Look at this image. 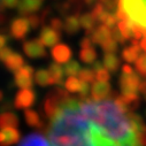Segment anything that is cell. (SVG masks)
I'll return each instance as SVG.
<instances>
[{
    "mask_svg": "<svg viewBox=\"0 0 146 146\" xmlns=\"http://www.w3.org/2000/svg\"><path fill=\"white\" fill-rule=\"evenodd\" d=\"M20 1L21 0H0V5H1L3 8L13 9V8H17Z\"/></svg>",
    "mask_w": 146,
    "mask_h": 146,
    "instance_id": "obj_31",
    "label": "cell"
},
{
    "mask_svg": "<svg viewBox=\"0 0 146 146\" xmlns=\"http://www.w3.org/2000/svg\"><path fill=\"white\" fill-rule=\"evenodd\" d=\"M109 78H111V75H109V71L104 68L99 71L96 72V81H99V82H108Z\"/></svg>",
    "mask_w": 146,
    "mask_h": 146,
    "instance_id": "obj_30",
    "label": "cell"
},
{
    "mask_svg": "<svg viewBox=\"0 0 146 146\" xmlns=\"http://www.w3.org/2000/svg\"><path fill=\"white\" fill-rule=\"evenodd\" d=\"M112 38V29H109L108 27L101 24L96 28L93 33L91 35V39L94 45H102L105 42Z\"/></svg>",
    "mask_w": 146,
    "mask_h": 146,
    "instance_id": "obj_13",
    "label": "cell"
},
{
    "mask_svg": "<svg viewBox=\"0 0 146 146\" xmlns=\"http://www.w3.org/2000/svg\"><path fill=\"white\" fill-rule=\"evenodd\" d=\"M24 119L27 121V123L31 127H35V128H39L43 125V122H42V119L39 116V114L36 112V111H32V109H25L24 112Z\"/></svg>",
    "mask_w": 146,
    "mask_h": 146,
    "instance_id": "obj_22",
    "label": "cell"
},
{
    "mask_svg": "<svg viewBox=\"0 0 146 146\" xmlns=\"http://www.w3.org/2000/svg\"><path fill=\"white\" fill-rule=\"evenodd\" d=\"M35 82L40 86L53 85L51 75H50L48 70H46V69H39L35 72Z\"/></svg>",
    "mask_w": 146,
    "mask_h": 146,
    "instance_id": "obj_21",
    "label": "cell"
},
{
    "mask_svg": "<svg viewBox=\"0 0 146 146\" xmlns=\"http://www.w3.org/2000/svg\"><path fill=\"white\" fill-rule=\"evenodd\" d=\"M72 52L69 46L66 44H58L54 47H52V56L55 60L56 63H67L71 60Z\"/></svg>",
    "mask_w": 146,
    "mask_h": 146,
    "instance_id": "obj_10",
    "label": "cell"
},
{
    "mask_svg": "<svg viewBox=\"0 0 146 146\" xmlns=\"http://www.w3.org/2000/svg\"><path fill=\"white\" fill-rule=\"evenodd\" d=\"M19 146H51L46 135L40 132H33L25 136L19 144Z\"/></svg>",
    "mask_w": 146,
    "mask_h": 146,
    "instance_id": "obj_12",
    "label": "cell"
},
{
    "mask_svg": "<svg viewBox=\"0 0 146 146\" xmlns=\"http://www.w3.org/2000/svg\"><path fill=\"white\" fill-rule=\"evenodd\" d=\"M4 100V92L0 90V101H3Z\"/></svg>",
    "mask_w": 146,
    "mask_h": 146,
    "instance_id": "obj_40",
    "label": "cell"
},
{
    "mask_svg": "<svg viewBox=\"0 0 146 146\" xmlns=\"http://www.w3.org/2000/svg\"><path fill=\"white\" fill-rule=\"evenodd\" d=\"M28 20L30 22L31 29H36L42 24V17H40V15H37V14H32V15L28 16Z\"/></svg>",
    "mask_w": 146,
    "mask_h": 146,
    "instance_id": "obj_33",
    "label": "cell"
},
{
    "mask_svg": "<svg viewBox=\"0 0 146 146\" xmlns=\"http://www.w3.org/2000/svg\"><path fill=\"white\" fill-rule=\"evenodd\" d=\"M81 47L82 48H90V47H94V44L91 39V37H85L81 40Z\"/></svg>",
    "mask_w": 146,
    "mask_h": 146,
    "instance_id": "obj_35",
    "label": "cell"
},
{
    "mask_svg": "<svg viewBox=\"0 0 146 146\" xmlns=\"http://www.w3.org/2000/svg\"><path fill=\"white\" fill-rule=\"evenodd\" d=\"M80 21H81V27L85 30V32L88 35H92L93 31L96 30V24H97V20L94 19V16L92 15V13H84L81 17H80Z\"/></svg>",
    "mask_w": 146,
    "mask_h": 146,
    "instance_id": "obj_19",
    "label": "cell"
},
{
    "mask_svg": "<svg viewBox=\"0 0 146 146\" xmlns=\"http://www.w3.org/2000/svg\"><path fill=\"white\" fill-rule=\"evenodd\" d=\"M119 20H127L146 37V0H119Z\"/></svg>",
    "mask_w": 146,
    "mask_h": 146,
    "instance_id": "obj_2",
    "label": "cell"
},
{
    "mask_svg": "<svg viewBox=\"0 0 146 146\" xmlns=\"http://www.w3.org/2000/svg\"><path fill=\"white\" fill-rule=\"evenodd\" d=\"M81 83L82 81L77 77H68L64 82V88H66V91L70 92V93H78L80 91V88H81Z\"/></svg>",
    "mask_w": 146,
    "mask_h": 146,
    "instance_id": "obj_25",
    "label": "cell"
},
{
    "mask_svg": "<svg viewBox=\"0 0 146 146\" xmlns=\"http://www.w3.org/2000/svg\"><path fill=\"white\" fill-rule=\"evenodd\" d=\"M112 93V89H111V84L108 82H99L96 81L92 86H91V93L90 96L94 99H105L111 97Z\"/></svg>",
    "mask_w": 146,
    "mask_h": 146,
    "instance_id": "obj_11",
    "label": "cell"
},
{
    "mask_svg": "<svg viewBox=\"0 0 146 146\" xmlns=\"http://www.w3.org/2000/svg\"><path fill=\"white\" fill-rule=\"evenodd\" d=\"M45 0H21L19 6H17V12L19 14L23 16H30L32 14H36L43 6Z\"/></svg>",
    "mask_w": 146,
    "mask_h": 146,
    "instance_id": "obj_8",
    "label": "cell"
},
{
    "mask_svg": "<svg viewBox=\"0 0 146 146\" xmlns=\"http://www.w3.org/2000/svg\"><path fill=\"white\" fill-rule=\"evenodd\" d=\"M105 67H104V63H101L100 61H94L93 63H92V69L97 72V71H99V70H101V69H104Z\"/></svg>",
    "mask_w": 146,
    "mask_h": 146,
    "instance_id": "obj_37",
    "label": "cell"
},
{
    "mask_svg": "<svg viewBox=\"0 0 146 146\" xmlns=\"http://www.w3.org/2000/svg\"><path fill=\"white\" fill-rule=\"evenodd\" d=\"M7 43H8V37L6 35L0 33V50L7 47Z\"/></svg>",
    "mask_w": 146,
    "mask_h": 146,
    "instance_id": "obj_36",
    "label": "cell"
},
{
    "mask_svg": "<svg viewBox=\"0 0 146 146\" xmlns=\"http://www.w3.org/2000/svg\"><path fill=\"white\" fill-rule=\"evenodd\" d=\"M135 70L132 69V67H130L129 64H124L122 67V74H131V72H133Z\"/></svg>",
    "mask_w": 146,
    "mask_h": 146,
    "instance_id": "obj_38",
    "label": "cell"
},
{
    "mask_svg": "<svg viewBox=\"0 0 146 146\" xmlns=\"http://www.w3.org/2000/svg\"><path fill=\"white\" fill-rule=\"evenodd\" d=\"M82 82L86 83H94L96 82V71L92 68H83L78 75Z\"/></svg>",
    "mask_w": 146,
    "mask_h": 146,
    "instance_id": "obj_26",
    "label": "cell"
},
{
    "mask_svg": "<svg viewBox=\"0 0 146 146\" xmlns=\"http://www.w3.org/2000/svg\"><path fill=\"white\" fill-rule=\"evenodd\" d=\"M19 117L12 112H4L0 114V129L5 128H17Z\"/></svg>",
    "mask_w": 146,
    "mask_h": 146,
    "instance_id": "obj_17",
    "label": "cell"
},
{
    "mask_svg": "<svg viewBox=\"0 0 146 146\" xmlns=\"http://www.w3.org/2000/svg\"><path fill=\"white\" fill-rule=\"evenodd\" d=\"M36 100V93L32 89L20 90L14 99V106L17 109H28L30 108Z\"/></svg>",
    "mask_w": 146,
    "mask_h": 146,
    "instance_id": "obj_6",
    "label": "cell"
},
{
    "mask_svg": "<svg viewBox=\"0 0 146 146\" xmlns=\"http://www.w3.org/2000/svg\"><path fill=\"white\" fill-rule=\"evenodd\" d=\"M83 3L86 6H96L99 3V0H83Z\"/></svg>",
    "mask_w": 146,
    "mask_h": 146,
    "instance_id": "obj_39",
    "label": "cell"
},
{
    "mask_svg": "<svg viewBox=\"0 0 146 146\" xmlns=\"http://www.w3.org/2000/svg\"><path fill=\"white\" fill-rule=\"evenodd\" d=\"M144 51L141 50V47L139 45H131L129 47L123 48L122 51V58L124 61H127L128 63L131 62H136L144 53Z\"/></svg>",
    "mask_w": 146,
    "mask_h": 146,
    "instance_id": "obj_14",
    "label": "cell"
},
{
    "mask_svg": "<svg viewBox=\"0 0 146 146\" xmlns=\"http://www.w3.org/2000/svg\"><path fill=\"white\" fill-rule=\"evenodd\" d=\"M21 135L17 128L0 129V146H12L20 141Z\"/></svg>",
    "mask_w": 146,
    "mask_h": 146,
    "instance_id": "obj_9",
    "label": "cell"
},
{
    "mask_svg": "<svg viewBox=\"0 0 146 146\" xmlns=\"http://www.w3.org/2000/svg\"><path fill=\"white\" fill-rule=\"evenodd\" d=\"M23 52L30 59H39L46 56V48L39 38L30 39L23 43Z\"/></svg>",
    "mask_w": 146,
    "mask_h": 146,
    "instance_id": "obj_5",
    "label": "cell"
},
{
    "mask_svg": "<svg viewBox=\"0 0 146 146\" xmlns=\"http://www.w3.org/2000/svg\"><path fill=\"white\" fill-rule=\"evenodd\" d=\"M117 47H119V44L113 39H108L107 42H105L102 45H101V48L102 51L105 52V54H115V52L117 51Z\"/></svg>",
    "mask_w": 146,
    "mask_h": 146,
    "instance_id": "obj_27",
    "label": "cell"
},
{
    "mask_svg": "<svg viewBox=\"0 0 146 146\" xmlns=\"http://www.w3.org/2000/svg\"><path fill=\"white\" fill-rule=\"evenodd\" d=\"M47 70L50 72V75H51L53 84H55V85L62 84V80H63V76H64V69L61 67L60 63H56V62L51 63Z\"/></svg>",
    "mask_w": 146,
    "mask_h": 146,
    "instance_id": "obj_16",
    "label": "cell"
},
{
    "mask_svg": "<svg viewBox=\"0 0 146 146\" xmlns=\"http://www.w3.org/2000/svg\"><path fill=\"white\" fill-rule=\"evenodd\" d=\"M80 28H81V21H80L78 15L72 14V15H69L66 19V21H64V29L63 30L68 35H75L76 32L80 31Z\"/></svg>",
    "mask_w": 146,
    "mask_h": 146,
    "instance_id": "obj_18",
    "label": "cell"
},
{
    "mask_svg": "<svg viewBox=\"0 0 146 146\" xmlns=\"http://www.w3.org/2000/svg\"><path fill=\"white\" fill-rule=\"evenodd\" d=\"M4 64H5V67H6L7 70H9V71H12V72H14V74H15L17 70H20L24 66V59H23V56L21 54L14 52L4 62Z\"/></svg>",
    "mask_w": 146,
    "mask_h": 146,
    "instance_id": "obj_15",
    "label": "cell"
},
{
    "mask_svg": "<svg viewBox=\"0 0 146 146\" xmlns=\"http://www.w3.org/2000/svg\"><path fill=\"white\" fill-rule=\"evenodd\" d=\"M44 109L51 146H146V124L121 96L74 97L59 88Z\"/></svg>",
    "mask_w": 146,
    "mask_h": 146,
    "instance_id": "obj_1",
    "label": "cell"
},
{
    "mask_svg": "<svg viewBox=\"0 0 146 146\" xmlns=\"http://www.w3.org/2000/svg\"><path fill=\"white\" fill-rule=\"evenodd\" d=\"M33 68L31 66L24 64L20 70L14 74V84L20 88V90L31 89L33 85Z\"/></svg>",
    "mask_w": 146,
    "mask_h": 146,
    "instance_id": "obj_3",
    "label": "cell"
},
{
    "mask_svg": "<svg viewBox=\"0 0 146 146\" xmlns=\"http://www.w3.org/2000/svg\"><path fill=\"white\" fill-rule=\"evenodd\" d=\"M39 40L46 47H54L60 40V32L48 27H43L39 32Z\"/></svg>",
    "mask_w": 146,
    "mask_h": 146,
    "instance_id": "obj_7",
    "label": "cell"
},
{
    "mask_svg": "<svg viewBox=\"0 0 146 146\" xmlns=\"http://www.w3.org/2000/svg\"><path fill=\"white\" fill-rule=\"evenodd\" d=\"M13 53H14V51L11 47H8V46L5 47V48H3V50H0V61L4 63Z\"/></svg>",
    "mask_w": 146,
    "mask_h": 146,
    "instance_id": "obj_34",
    "label": "cell"
},
{
    "mask_svg": "<svg viewBox=\"0 0 146 146\" xmlns=\"http://www.w3.org/2000/svg\"><path fill=\"white\" fill-rule=\"evenodd\" d=\"M31 25L28 17H16L12 21L9 25V32L14 39L22 40L27 37V35L30 32Z\"/></svg>",
    "mask_w": 146,
    "mask_h": 146,
    "instance_id": "obj_4",
    "label": "cell"
},
{
    "mask_svg": "<svg viewBox=\"0 0 146 146\" xmlns=\"http://www.w3.org/2000/svg\"><path fill=\"white\" fill-rule=\"evenodd\" d=\"M50 27H51L52 29H54L55 31L61 32V31L64 29V23H63L60 19L54 17V19H52V20L50 21Z\"/></svg>",
    "mask_w": 146,
    "mask_h": 146,
    "instance_id": "obj_32",
    "label": "cell"
},
{
    "mask_svg": "<svg viewBox=\"0 0 146 146\" xmlns=\"http://www.w3.org/2000/svg\"><path fill=\"white\" fill-rule=\"evenodd\" d=\"M63 69H64V74L68 77H76L77 75H80V72L82 70L80 63L76 60H70L69 62H67Z\"/></svg>",
    "mask_w": 146,
    "mask_h": 146,
    "instance_id": "obj_23",
    "label": "cell"
},
{
    "mask_svg": "<svg viewBox=\"0 0 146 146\" xmlns=\"http://www.w3.org/2000/svg\"><path fill=\"white\" fill-rule=\"evenodd\" d=\"M137 72L141 75L144 78H146V53H144L136 62H135Z\"/></svg>",
    "mask_w": 146,
    "mask_h": 146,
    "instance_id": "obj_28",
    "label": "cell"
},
{
    "mask_svg": "<svg viewBox=\"0 0 146 146\" xmlns=\"http://www.w3.org/2000/svg\"><path fill=\"white\" fill-rule=\"evenodd\" d=\"M112 38L117 43V44H124L125 43V38H124V36L123 33L121 32V30L119 28H114L112 29Z\"/></svg>",
    "mask_w": 146,
    "mask_h": 146,
    "instance_id": "obj_29",
    "label": "cell"
},
{
    "mask_svg": "<svg viewBox=\"0 0 146 146\" xmlns=\"http://www.w3.org/2000/svg\"><path fill=\"white\" fill-rule=\"evenodd\" d=\"M80 59L82 60V62L86 63V64H92L94 61H97V52L94 47H90V48H82L80 52Z\"/></svg>",
    "mask_w": 146,
    "mask_h": 146,
    "instance_id": "obj_24",
    "label": "cell"
},
{
    "mask_svg": "<svg viewBox=\"0 0 146 146\" xmlns=\"http://www.w3.org/2000/svg\"><path fill=\"white\" fill-rule=\"evenodd\" d=\"M102 63H104V67L109 71V72H116L117 69L120 68V59L117 55L115 54H105L104 55V59H102Z\"/></svg>",
    "mask_w": 146,
    "mask_h": 146,
    "instance_id": "obj_20",
    "label": "cell"
}]
</instances>
